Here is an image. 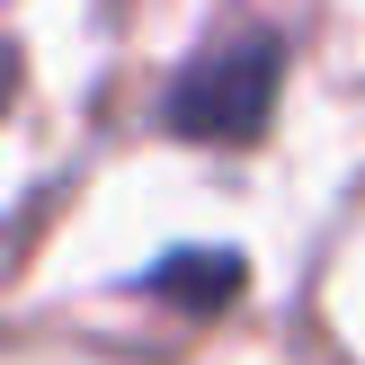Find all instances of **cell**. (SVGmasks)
<instances>
[{
	"label": "cell",
	"mask_w": 365,
	"mask_h": 365,
	"mask_svg": "<svg viewBox=\"0 0 365 365\" xmlns=\"http://www.w3.org/2000/svg\"><path fill=\"white\" fill-rule=\"evenodd\" d=\"M277 81H285V45L267 27H241L223 45H205L170 89V125L196 143H250L277 107Z\"/></svg>",
	"instance_id": "1"
},
{
	"label": "cell",
	"mask_w": 365,
	"mask_h": 365,
	"mask_svg": "<svg viewBox=\"0 0 365 365\" xmlns=\"http://www.w3.org/2000/svg\"><path fill=\"white\" fill-rule=\"evenodd\" d=\"M0 98H9V53H0Z\"/></svg>",
	"instance_id": "2"
}]
</instances>
